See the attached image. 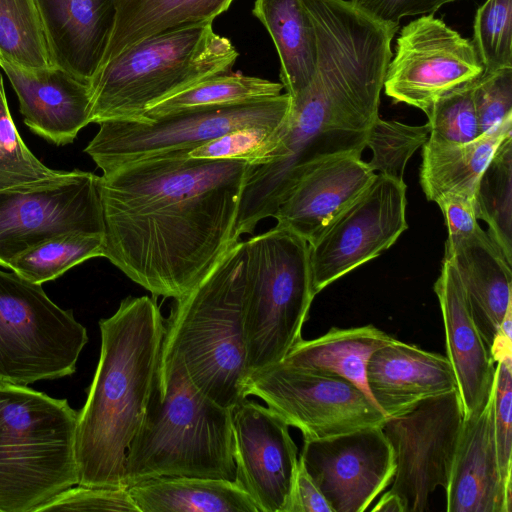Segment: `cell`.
Returning a JSON list of instances; mask_svg holds the SVG:
<instances>
[{
  "label": "cell",
  "mask_w": 512,
  "mask_h": 512,
  "mask_svg": "<svg viewBox=\"0 0 512 512\" xmlns=\"http://www.w3.org/2000/svg\"><path fill=\"white\" fill-rule=\"evenodd\" d=\"M189 152L154 155L101 176L104 257L155 298L186 295L234 243L242 189L255 166Z\"/></svg>",
  "instance_id": "1"
},
{
  "label": "cell",
  "mask_w": 512,
  "mask_h": 512,
  "mask_svg": "<svg viewBox=\"0 0 512 512\" xmlns=\"http://www.w3.org/2000/svg\"><path fill=\"white\" fill-rule=\"evenodd\" d=\"M99 327L100 357L78 413L77 485L126 488V454L157 387L164 318L155 297L129 296Z\"/></svg>",
  "instance_id": "2"
},
{
  "label": "cell",
  "mask_w": 512,
  "mask_h": 512,
  "mask_svg": "<svg viewBox=\"0 0 512 512\" xmlns=\"http://www.w3.org/2000/svg\"><path fill=\"white\" fill-rule=\"evenodd\" d=\"M233 410L203 394L178 356L160 357L157 387L126 454L125 487L163 476L235 481Z\"/></svg>",
  "instance_id": "3"
},
{
  "label": "cell",
  "mask_w": 512,
  "mask_h": 512,
  "mask_svg": "<svg viewBox=\"0 0 512 512\" xmlns=\"http://www.w3.org/2000/svg\"><path fill=\"white\" fill-rule=\"evenodd\" d=\"M246 266V241L238 240L175 300L164 319L160 352V357L178 356L203 394L232 409L247 399L250 374L243 329Z\"/></svg>",
  "instance_id": "4"
},
{
  "label": "cell",
  "mask_w": 512,
  "mask_h": 512,
  "mask_svg": "<svg viewBox=\"0 0 512 512\" xmlns=\"http://www.w3.org/2000/svg\"><path fill=\"white\" fill-rule=\"evenodd\" d=\"M237 57L231 41L216 34L211 22L146 38L90 79V122H145L152 105L201 80L231 72Z\"/></svg>",
  "instance_id": "5"
},
{
  "label": "cell",
  "mask_w": 512,
  "mask_h": 512,
  "mask_svg": "<svg viewBox=\"0 0 512 512\" xmlns=\"http://www.w3.org/2000/svg\"><path fill=\"white\" fill-rule=\"evenodd\" d=\"M77 423L66 399L0 382V512H38L77 485Z\"/></svg>",
  "instance_id": "6"
},
{
  "label": "cell",
  "mask_w": 512,
  "mask_h": 512,
  "mask_svg": "<svg viewBox=\"0 0 512 512\" xmlns=\"http://www.w3.org/2000/svg\"><path fill=\"white\" fill-rule=\"evenodd\" d=\"M284 135L271 160L248 174L238 205L232 240L252 233L273 217L303 173L317 160L342 152L362 154L367 132L379 115L348 109L324 100L310 83L289 95Z\"/></svg>",
  "instance_id": "7"
},
{
  "label": "cell",
  "mask_w": 512,
  "mask_h": 512,
  "mask_svg": "<svg viewBox=\"0 0 512 512\" xmlns=\"http://www.w3.org/2000/svg\"><path fill=\"white\" fill-rule=\"evenodd\" d=\"M246 245L243 329L252 373L283 361L302 339L315 296L309 246L299 235L276 225L249 238Z\"/></svg>",
  "instance_id": "8"
},
{
  "label": "cell",
  "mask_w": 512,
  "mask_h": 512,
  "mask_svg": "<svg viewBox=\"0 0 512 512\" xmlns=\"http://www.w3.org/2000/svg\"><path fill=\"white\" fill-rule=\"evenodd\" d=\"M85 327L33 283L0 270V382L27 386L73 374Z\"/></svg>",
  "instance_id": "9"
},
{
  "label": "cell",
  "mask_w": 512,
  "mask_h": 512,
  "mask_svg": "<svg viewBox=\"0 0 512 512\" xmlns=\"http://www.w3.org/2000/svg\"><path fill=\"white\" fill-rule=\"evenodd\" d=\"M290 96L240 104L184 110L146 122L107 120L85 152L103 173L154 155L191 151L233 130L282 126L290 109Z\"/></svg>",
  "instance_id": "10"
},
{
  "label": "cell",
  "mask_w": 512,
  "mask_h": 512,
  "mask_svg": "<svg viewBox=\"0 0 512 512\" xmlns=\"http://www.w3.org/2000/svg\"><path fill=\"white\" fill-rule=\"evenodd\" d=\"M245 393L263 400L304 440L382 426L387 417L349 380L329 371L280 362L250 373Z\"/></svg>",
  "instance_id": "11"
},
{
  "label": "cell",
  "mask_w": 512,
  "mask_h": 512,
  "mask_svg": "<svg viewBox=\"0 0 512 512\" xmlns=\"http://www.w3.org/2000/svg\"><path fill=\"white\" fill-rule=\"evenodd\" d=\"M70 232L105 236L101 176L74 170L44 185L0 191V266Z\"/></svg>",
  "instance_id": "12"
},
{
  "label": "cell",
  "mask_w": 512,
  "mask_h": 512,
  "mask_svg": "<svg viewBox=\"0 0 512 512\" xmlns=\"http://www.w3.org/2000/svg\"><path fill=\"white\" fill-rule=\"evenodd\" d=\"M463 419L460 396L454 390L383 423L396 458L389 491L400 499L404 512L425 511L435 489L447 487Z\"/></svg>",
  "instance_id": "13"
},
{
  "label": "cell",
  "mask_w": 512,
  "mask_h": 512,
  "mask_svg": "<svg viewBox=\"0 0 512 512\" xmlns=\"http://www.w3.org/2000/svg\"><path fill=\"white\" fill-rule=\"evenodd\" d=\"M406 185L382 174L309 246L312 294L370 261L408 228Z\"/></svg>",
  "instance_id": "14"
},
{
  "label": "cell",
  "mask_w": 512,
  "mask_h": 512,
  "mask_svg": "<svg viewBox=\"0 0 512 512\" xmlns=\"http://www.w3.org/2000/svg\"><path fill=\"white\" fill-rule=\"evenodd\" d=\"M483 73L472 42L442 20L424 15L401 29L383 88L394 102L426 114L440 96L475 81Z\"/></svg>",
  "instance_id": "15"
},
{
  "label": "cell",
  "mask_w": 512,
  "mask_h": 512,
  "mask_svg": "<svg viewBox=\"0 0 512 512\" xmlns=\"http://www.w3.org/2000/svg\"><path fill=\"white\" fill-rule=\"evenodd\" d=\"M299 459L333 512H364L391 484L396 458L382 426L304 440Z\"/></svg>",
  "instance_id": "16"
},
{
  "label": "cell",
  "mask_w": 512,
  "mask_h": 512,
  "mask_svg": "<svg viewBox=\"0 0 512 512\" xmlns=\"http://www.w3.org/2000/svg\"><path fill=\"white\" fill-rule=\"evenodd\" d=\"M235 482L259 512H289L299 457L289 425L271 408L244 400L233 410Z\"/></svg>",
  "instance_id": "17"
},
{
  "label": "cell",
  "mask_w": 512,
  "mask_h": 512,
  "mask_svg": "<svg viewBox=\"0 0 512 512\" xmlns=\"http://www.w3.org/2000/svg\"><path fill=\"white\" fill-rule=\"evenodd\" d=\"M376 173L357 152H342L314 162L280 203L277 225L316 241L373 182Z\"/></svg>",
  "instance_id": "18"
},
{
  "label": "cell",
  "mask_w": 512,
  "mask_h": 512,
  "mask_svg": "<svg viewBox=\"0 0 512 512\" xmlns=\"http://www.w3.org/2000/svg\"><path fill=\"white\" fill-rule=\"evenodd\" d=\"M19 100L25 124L56 145H66L88 125L90 82L57 66L24 69L0 59Z\"/></svg>",
  "instance_id": "19"
},
{
  "label": "cell",
  "mask_w": 512,
  "mask_h": 512,
  "mask_svg": "<svg viewBox=\"0 0 512 512\" xmlns=\"http://www.w3.org/2000/svg\"><path fill=\"white\" fill-rule=\"evenodd\" d=\"M464 417L481 411L492 392L496 364L471 315L464 287L451 260L444 257L434 284Z\"/></svg>",
  "instance_id": "20"
},
{
  "label": "cell",
  "mask_w": 512,
  "mask_h": 512,
  "mask_svg": "<svg viewBox=\"0 0 512 512\" xmlns=\"http://www.w3.org/2000/svg\"><path fill=\"white\" fill-rule=\"evenodd\" d=\"M446 493L447 512H511L494 433L493 388L484 408L464 417Z\"/></svg>",
  "instance_id": "21"
},
{
  "label": "cell",
  "mask_w": 512,
  "mask_h": 512,
  "mask_svg": "<svg viewBox=\"0 0 512 512\" xmlns=\"http://www.w3.org/2000/svg\"><path fill=\"white\" fill-rule=\"evenodd\" d=\"M366 380L387 418L403 415L423 401L457 390L446 356L395 339L370 358Z\"/></svg>",
  "instance_id": "22"
},
{
  "label": "cell",
  "mask_w": 512,
  "mask_h": 512,
  "mask_svg": "<svg viewBox=\"0 0 512 512\" xmlns=\"http://www.w3.org/2000/svg\"><path fill=\"white\" fill-rule=\"evenodd\" d=\"M54 66L87 80L101 63L113 27V0H36Z\"/></svg>",
  "instance_id": "23"
},
{
  "label": "cell",
  "mask_w": 512,
  "mask_h": 512,
  "mask_svg": "<svg viewBox=\"0 0 512 512\" xmlns=\"http://www.w3.org/2000/svg\"><path fill=\"white\" fill-rule=\"evenodd\" d=\"M444 257L456 268L473 320L490 350L512 306V263L480 226L466 238L446 241Z\"/></svg>",
  "instance_id": "24"
},
{
  "label": "cell",
  "mask_w": 512,
  "mask_h": 512,
  "mask_svg": "<svg viewBox=\"0 0 512 512\" xmlns=\"http://www.w3.org/2000/svg\"><path fill=\"white\" fill-rule=\"evenodd\" d=\"M512 134V116L466 143L428 138L423 144L420 184L436 202L447 194L473 196L476 183L500 143Z\"/></svg>",
  "instance_id": "25"
},
{
  "label": "cell",
  "mask_w": 512,
  "mask_h": 512,
  "mask_svg": "<svg viewBox=\"0 0 512 512\" xmlns=\"http://www.w3.org/2000/svg\"><path fill=\"white\" fill-rule=\"evenodd\" d=\"M115 16L99 68L151 36L213 20L233 0H113ZM98 68V69H99Z\"/></svg>",
  "instance_id": "26"
},
{
  "label": "cell",
  "mask_w": 512,
  "mask_h": 512,
  "mask_svg": "<svg viewBox=\"0 0 512 512\" xmlns=\"http://www.w3.org/2000/svg\"><path fill=\"white\" fill-rule=\"evenodd\" d=\"M128 491L140 512H259L235 481L224 479L163 476Z\"/></svg>",
  "instance_id": "27"
},
{
  "label": "cell",
  "mask_w": 512,
  "mask_h": 512,
  "mask_svg": "<svg viewBox=\"0 0 512 512\" xmlns=\"http://www.w3.org/2000/svg\"><path fill=\"white\" fill-rule=\"evenodd\" d=\"M252 12L274 42L286 93L305 89L316 72L317 41L303 0H255Z\"/></svg>",
  "instance_id": "28"
},
{
  "label": "cell",
  "mask_w": 512,
  "mask_h": 512,
  "mask_svg": "<svg viewBox=\"0 0 512 512\" xmlns=\"http://www.w3.org/2000/svg\"><path fill=\"white\" fill-rule=\"evenodd\" d=\"M394 341V337L370 324L343 329L332 327L318 338L299 340L281 362L335 373L354 383L373 400L366 380L368 362L377 350Z\"/></svg>",
  "instance_id": "29"
},
{
  "label": "cell",
  "mask_w": 512,
  "mask_h": 512,
  "mask_svg": "<svg viewBox=\"0 0 512 512\" xmlns=\"http://www.w3.org/2000/svg\"><path fill=\"white\" fill-rule=\"evenodd\" d=\"M282 83L235 73H224L201 80L152 105L145 122L176 112L240 104L281 94Z\"/></svg>",
  "instance_id": "30"
},
{
  "label": "cell",
  "mask_w": 512,
  "mask_h": 512,
  "mask_svg": "<svg viewBox=\"0 0 512 512\" xmlns=\"http://www.w3.org/2000/svg\"><path fill=\"white\" fill-rule=\"evenodd\" d=\"M477 219L488 225V235L512 263V134L497 147L474 190Z\"/></svg>",
  "instance_id": "31"
},
{
  "label": "cell",
  "mask_w": 512,
  "mask_h": 512,
  "mask_svg": "<svg viewBox=\"0 0 512 512\" xmlns=\"http://www.w3.org/2000/svg\"><path fill=\"white\" fill-rule=\"evenodd\" d=\"M0 59L30 70L54 66L36 0H0Z\"/></svg>",
  "instance_id": "32"
},
{
  "label": "cell",
  "mask_w": 512,
  "mask_h": 512,
  "mask_svg": "<svg viewBox=\"0 0 512 512\" xmlns=\"http://www.w3.org/2000/svg\"><path fill=\"white\" fill-rule=\"evenodd\" d=\"M104 247V235L65 233L21 253L8 268L33 283L43 284L88 259L104 257Z\"/></svg>",
  "instance_id": "33"
},
{
  "label": "cell",
  "mask_w": 512,
  "mask_h": 512,
  "mask_svg": "<svg viewBox=\"0 0 512 512\" xmlns=\"http://www.w3.org/2000/svg\"><path fill=\"white\" fill-rule=\"evenodd\" d=\"M61 173L45 166L24 144L11 117L0 74V191L44 185Z\"/></svg>",
  "instance_id": "34"
},
{
  "label": "cell",
  "mask_w": 512,
  "mask_h": 512,
  "mask_svg": "<svg viewBox=\"0 0 512 512\" xmlns=\"http://www.w3.org/2000/svg\"><path fill=\"white\" fill-rule=\"evenodd\" d=\"M429 133L428 124L411 126L378 116L366 137V146L372 150L369 167L377 174L403 180L408 160L423 146Z\"/></svg>",
  "instance_id": "35"
},
{
  "label": "cell",
  "mask_w": 512,
  "mask_h": 512,
  "mask_svg": "<svg viewBox=\"0 0 512 512\" xmlns=\"http://www.w3.org/2000/svg\"><path fill=\"white\" fill-rule=\"evenodd\" d=\"M473 45L485 73L512 68V0H486L478 8Z\"/></svg>",
  "instance_id": "36"
},
{
  "label": "cell",
  "mask_w": 512,
  "mask_h": 512,
  "mask_svg": "<svg viewBox=\"0 0 512 512\" xmlns=\"http://www.w3.org/2000/svg\"><path fill=\"white\" fill-rule=\"evenodd\" d=\"M473 82L453 89L434 101L426 113L429 138L466 143L482 134L473 100Z\"/></svg>",
  "instance_id": "37"
},
{
  "label": "cell",
  "mask_w": 512,
  "mask_h": 512,
  "mask_svg": "<svg viewBox=\"0 0 512 512\" xmlns=\"http://www.w3.org/2000/svg\"><path fill=\"white\" fill-rule=\"evenodd\" d=\"M284 126L285 123L278 128H239L191 150L189 155L207 159H242L254 165L264 164L271 160L273 151L279 146Z\"/></svg>",
  "instance_id": "38"
},
{
  "label": "cell",
  "mask_w": 512,
  "mask_h": 512,
  "mask_svg": "<svg viewBox=\"0 0 512 512\" xmlns=\"http://www.w3.org/2000/svg\"><path fill=\"white\" fill-rule=\"evenodd\" d=\"M494 433L500 473L512 491V360L496 363L493 383Z\"/></svg>",
  "instance_id": "39"
},
{
  "label": "cell",
  "mask_w": 512,
  "mask_h": 512,
  "mask_svg": "<svg viewBox=\"0 0 512 512\" xmlns=\"http://www.w3.org/2000/svg\"><path fill=\"white\" fill-rule=\"evenodd\" d=\"M482 133L512 116V68L483 73L472 84Z\"/></svg>",
  "instance_id": "40"
},
{
  "label": "cell",
  "mask_w": 512,
  "mask_h": 512,
  "mask_svg": "<svg viewBox=\"0 0 512 512\" xmlns=\"http://www.w3.org/2000/svg\"><path fill=\"white\" fill-rule=\"evenodd\" d=\"M43 511H121L140 512L128 488L90 487L68 488L42 506Z\"/></svg>",
  "instance_id": "41"
},
{
  "label": "cell",
  "mask_w": 512,
  "mask_h": 512,
  "mask_svg": "<svg viewBox=\"0 0 512 512\" xmlns=\"http://www.w3.org/2000/svg\"><path fill=\"white\" fill-rule=\"evenodd\" d=\"M356 9L381 23L399 27L406 16L432 15L456 0H348Z\"/></svg>",
  "instance_id": "42"
},
{
  "label": "cell",
  "mask_w": 512,
  "mask_h": 512,
  "mask_svg": "<svg viewBox=\"0 0 512 512\" xmlns=\"http://www.w3.org/2000/svg\"><path fill=\"white\" fill-rule=\"evenodd\" d=\"M441 209L447 227V241L470 236L478 227L473 196L466 194H447L436 201Z\"/></svg>",
  "instance_id": "43"
},
{
  "label": "cell",
  "mask_w": 512,
  "mask_h": 512,
  "mask_svg": "<svg viewBox=\"0 0 512 512\" xmlns=\"http://www.w3.org/2000/svg\"><path fill=\"white\" fill-rule=\"evenodd\" d=\"M289 512H333L329 502L300 459Z\"/></svg>",
  "instance_id": "44"
},
{
  "label": "cell",
  "mask_w": 512,
  "mask_h": 512,
  "mask_svg": "<svg viewBox=\"0 0 512 512\" xmlns=\"http://www.w3.org/2000/svg\"><path fill=\"white\" fill-rule=\"evenodd\" d=\"M490 353L495 364L512 360V306L507 309L499 326L490 347Z\"/></svg>",
  "instance_id": "45"
},
{
  "label": "cell",
  "mask_w": 512,
  "mask_h": 512,
  "mask_svg": "<svg viewBox=\"0 0 512 512\" xmlns=\"http://www.w3.org/2000/svg\"><path fill=\"white\" fill-rule=\"evenodd\" d=\"M370 510L373 512H404V507L400 499L387 490Z\"/></svg>",
  "instance_id": "46"
}]
</instances>
